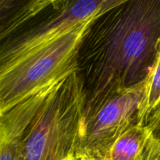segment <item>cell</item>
Listing matches in <instances>:
<instances>
[{"label":"cell","instance_id":"cell-10","mask_svg":"<svg viewBox=\"0 0 160 160\" xmlns=\"http://www.w3.org/2000/svg\"><path fill=\"white\" fill-rule=\"evenodd\" d=\"M138 160H160V142L151 134Z\"/></svg>","mask_w":160,"mask_h":160},{"label":"cell","instance_id":"cell-6","mask_svg":"<svg viewBox=\"0 0 160 160\" xmlns=\"http://www.w3.org/2000/svg\"><path fill=\"white\" fill-rule=\"evenodd\" d=\"M63 79L48 84L0 114V160H17L19 148L27 128L48 95Z\"/></svg>","mask_w":160,"mask_h":160},{"label":"cell","instance_id":"cell-3","mask_svg":"<svg viewBox=\"0 0 160 160\" xmlns=\"http://www.w3.org/2000/svg\"><path fill=\"white\" fill-rule=\"evenodd\" d=\"M89 20L63 35L0 66V114L77 70L80 45Z\"/></svg>","mask_w":160,"mask_h":160},{"label":"cell","instance_id":"cell-12","mask_svg":"<svg viewBox=\"0 0 160 160\" xmlns=\"http://www.w3.org/2000/svg\"><path fill=\"white\" fill-rule=\"evenodd\" d=\"M80 160H106V159H82Z\"/></svg>","mask_w":160,"mask_h":160},{"label":"cell","instance_id":"cell-2","mask_svg":"<svg viewBox=\"0 0 160 160\" xmlns=\"http://www.w3.org/2000/svg\"><path fill=\"white\" fill-rule=\"evenodd\" d=\"M86 95L77 70L58 84L27 128L17 160H78Z\"/></svg>","mask_w":160,"mask_h":160},{"label":"cell","instance_id":"cell-8","mask_svg":"<svg viewBox=\"0 0 160 160\" xmlns=\"http://www.w3.org/2000/svg\"><path fill=\"white\" fill-rule=\"evenodd\" d=\"M149 136L146 126L138 123L131 127L116 141L106 160H138Z\"/></svg>","mask_w":160,"mask_h":160},{"label":"cell","instance_id":"cell-11","mask_svg":"<svg viewBox=\"0 0 160 160\" xmlns=\"http://www.w3.org/2000/svg\"><path fill=\"white\" fill-rule=\"evenodd\" d=\"M145 126L150 134L160 142V103L151 114Z\"/></svg>","mask_w":160,"mask_h":160},{"label":"cell","instance_id":"cell-9","mask_svg":"<svg viewBox=\"0 0 160 160\" xmlns=\"http://www.w3.org/2000/svg\"><path fill=\"white\" fill-rule=\"evenodd\" d=\"M160 103V49L154 65L147 78L143 100L138 111V124L145 126L156 108Z\"/></svg>","mask_w":160,"mask_h":160},{"label":"cell","instance_id":"cell-1","mask_svg":"<svg viewBox=\"0 0 160 160\" xmlns=\"http://www.w3.org/2000/svg\"><path fill=\"white\" fill-rule=\"evenodd\" d=\"M160 49V0H123L97 17L84 35L77 71L84 116L148 78Z\"/></svg>","mask_w":160,"mask_h":160},{"label":"cell","instance_id":"cell-7","mask_svg":"<svg viewBox=\"0 0 160 160\" xmlns=\"http://www.w3.org/2000/svg\"><path fill=\"white\" fill-rule=\"evenodd\" d=\"M15 0H1L0 9L1 14H6V20L1 22L0 38L1 40L7 39L8 37L17 32L23 24L38 16L42 11L50 8L54 3L53 0H34L23 2V6H16Z\"/></svg>","mask_w":160,"mask_h":160},{"label":"cell","instance_id":"cell-4","mask_svg":"<svg viewBox=\"0 0 160 160\" xmlns=\"http://www.w3.org/2000/svg\"><path fill=\"white\" fill-rule=\"evenodd\" d=\"M146 81L126 89L84 116L77 148V159H106L116 141L138 123V111Z\"/></svg>","mask_w":160,"mask_h":160},{"label":"cell","instance_id":"cell-5","mask_svg":"<svg viewBox=\"0 0 160 160\" xmlns=\"http://www.w3.org/2000/svg\"><path fill=\"white\" fill-rule=\"evenodd\" d=\"M123 0L55 1L51 12L17 35L9 38L1 46L0 63L33 51L63 35L84 22L99 17Z\"/></svg>","mask_w":160,"mask_h":160}]
</instances>
